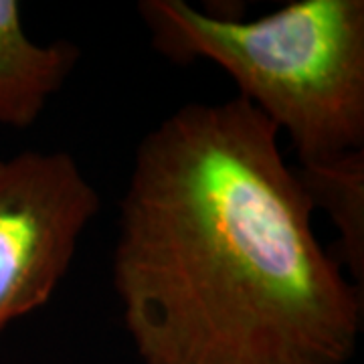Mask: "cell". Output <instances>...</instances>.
I'll return each instance as SVG.
<instances>
[{"label": "cell", "instance_id": "1", "mask_svg": "<svg viewBox=\"0 0 364 364\" xmlns=\"http://www.w3.org/2000/svg\"><path fill=\"white\" fill-rule=\"evenodd\" d=\"M312 215L279 132L243 97L182 105L148 132L112 261L140 363H348L363 286Z\"/></svg>", "mask_w": 364, "mask_h": 364}, {"label": "cell", "instance_id": "2", "mask_svg": "<svg viewBox=\"0 0 364 364\" xmlns=\"http://www.w3.org/2000/svg\"><path fill=\"white\" fill-rule=\"evenodd\" d=\"M138 11L164 57L205 59L227 71L239 97L287 134L299 168L363 152V0H296L255 21L184 0H144Z\"/></svg>", "mask_w": 364, "mask_h": 364}, {"label": "cell", "instance_id": "3", "mask_svg": "<svg viewBox=\"0 0 364 364\" xmlns=\"http://www.w3.org/2000/svg\"><path fill=\"white\" fill-rule=\"evenodd\" d=\"M100 208L97 188L67 152L0 160V336L51 301Z\"/></svg>", "mask_w": 364, "mask_h": 364}, {"label": "cell", "instance_id": "4", "mask_svg": "<svg viewBox=\"0 0 364 364\" xmlns=\"http://www.w3.org/2000/svg\"><path fill=\"white\" fill-rule=\"evenodd\" d=\"M77 61L79 49L71 41H33L21 4L0 0V128L33 126Z\"/></svg>", "mask_w": 364, "mask_h": 364}, {"label": "cell", "instance_id": "5", "mask_svg": "<svg viewBox=\"0 0 364 364\" xmlns=\"http://www.w3.org/2000/svg\"><path fill=\"white\" fill-rule=\"evenodd\" d=\"M298 176L314 208L324 207L340 233L342 269L363 286L364 273V150L332 164L299 168Z\"/></svg>", "mask_w": 364, "mask_h": 364}]
</instances>
